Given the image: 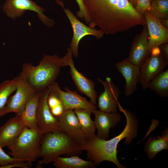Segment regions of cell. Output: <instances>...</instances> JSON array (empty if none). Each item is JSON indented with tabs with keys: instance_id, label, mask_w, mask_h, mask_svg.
<instances>
[{
	"instance_id": "6da1fadb",
	"label": "cell",
	"mask_w": 168,
	"mask_h": 168,
	"mask_svg": "<svg viewBox=\"0 0 168 168\" xmlns=\"http://www.w3.org/2000/svg\"><path fill=\"white\" fill-rule=\"evenodd\" d=\"M89 15V26H97L107 35H113L139 25H146L129 0H84Z\"/></svg>"
},
{
	"instance_id": "7a4b0ae2",
	"label": "cell",
	"mask_w": 168,
	"mask_h": 168,
	"mask_svg": "<svg viewBox=\"0 0 168 168\" xmlns=\"http://www.w3.org/2000/svg\"><path fill=\"white\" fill-rule=\"evenodd\" d=\"M118 108L124 113L126 120L125 127L120 134L109 140L100 138L95 134L86 138L81 144L82 149L87 152L88 160L91 161L95 167L104 161H108L113 162L119 168H125L117 158L118 145L124 138V143L130 145L137 136L138 124L134 115L129 110L123 108L119 103Z\"/></svg>"
},
{
	"instance_id": "3957f363",
	"label": "cell",
	"mask_w": 168,
	"mask_h": 168,
	"mask_svg": "<svg viewBox=\"0 0 168 168\" xmlns=\"http://www.w3.org/2000/svg\"><path fill=\"white\" fill-rule=\"evenodd\" d=\"M66 66L62 58L56 54H44L39 64L34 66L24 63L19 76L35 91H40L55 82L62 67Z\"/></svg>"
},
{
	"instance_id": "277c9868",
	"label": "cell",
	"mask_w": 168,
	"mask_h": 168,
	"mask_svg": "<svg viewBox=\"0 0 168 168\" xmlns=\"http://www.w3.org/2000/svg\"><path fill=\"white\" fill-rule=\"evenodd\" d=\"M83 151L81 145L60 129L43 134L40 142V156L37 166L48 164L61 155L77 156Z\"/></svg>"
},
{
	"instance_id": "5b68a950",
	"label": "cell",
	"mask_w": 168,
	"mask_h": 168,
	"mask_svg": "<svg viewBox=\"0 0 168 168\" xmlns=\"http://www.w3.org/2000/svg\"><path fill=\"white\" fill-rule=\"evenodd\" d=\"M43 134L38 129L26 127L15 141L7 147L10 151L8 153L13 157L26 162L31 166L40 156V142Z\"/></svg>"
},
{
	"instance_id": "8992f818",
	"label": "cell",
	"mask_w": 168,
	"mask_h": 168,
	"mask_svg": "<svg viewBox=\"0 0 168 168\" xmlns=\"http://www.w3.org/2000/svg\"><path fill=\"white\" fill-rule=\"evenodd\" d=\"M56 2L62 7L69 20L73 30V36L70 45V48L72 55L77 58L78 56V46L80 40L84 37L88 35L94 36L100 39L103 36L104 33L100 29H96L87 26L81 22L69 9L65 8L62 1L56 0Z\"/></svg>"
},
{
	"instance_id": "52a82bcc",
	"label": "cell",
	"mask_w": 168,
	"mask_h": 168,
	"mask_svg": "<svg viewBox=\"0 0 168 168\" xmlns=\"http://www.w3.org/2000/svg\"><path fill=\"white\" fill-rule=\"evenodd\" d=\"M2 9L7 16L13 19L21 16L26 10H30L36 12L39 19L46 26L52 27L55 24L53 20L44 14L45 9L32 0H6Z\"/></svg>"
},
{
	"instance_id": "ba28073f",
	"label": "cell",
	"mask_w": 168,
	"mask_h": 168,
	"mask_svg": "<svg viewBox=\"0 0 168 168\" xmlns=\"http://www.w3.org/2000/svg\"><path fill=\"white\" fill-rule=\"evenodd\" d=\"M16 79V88L15 94L10 96L0 116L13 112L20 115L23 111L27 102L36 92L18 75Z\"/></svg>"
},
{
	"instance_id": "9c48e42d",
	"label": "cell",
	"mask_w": 168,
	"mask_h": 168,
	"mask_svg": "<svg viewBox=\"0 0 168 168\" xmlns=\"http://www.w3.org/2000/svg\"><path fill=\"white\" fill-rule=\"evenodd\" d=\"M50 91L48 87L40 91L36 111L37 128L44 134L59 129L58 118L52 114L47 103Z\"/></svg>"
},
{
	"instance_id": "30bf717a",
	"label": "cell",
	"mask_w": 168,
	"mask_h": 168,
	"mask_svg": "<svg viewBox=\"0 0 168 168\" xmlns=\"http://www.w3.org/2000/svg\"><path fill=\"white\" fill-rule=\"evenodd\" d=\"M49 87L59 99L64 110L82 109L90 110L93 113L97 109L95 105L80 96L76 91H72L67 87L65 88V91L62 90L55 82Z\"/></svg>"
},
{
	"instance_id": "8fae6325",
	"label": "cell",
	"mask_w": 168,
	"mask_h": 168,
	"mask_svg": "<svg viewBox=\"0 0 168 168\" xmlns=\"http://www.w3.org/2000/svg\"><path fill=\"white\" fill-rule=\"evenodd\" d=\"M72 56L71 50L68 48L66 54L62 58L66 66L69 67L71 77L78 90L89 97L90 101L95 105L97 96L95 89L94 83L78 71L74 66Z\"/></svg>"
},
{
	"instance_id": "7c38bea8",
	"label": "cell",
	"mask_w": 168,
	"mask_h": 168,
	"mask_svg": "<svg viewBox=\"0 0 168 168\" xmlns=\"http://www.w3.org/2000/svg\"><path fill=\"white\" fill-rule=\"evenodd\" d=\"M97 80L103 85L104 89L98 98V106L100 110L107 113L117 112L118 99L120 94L119 89L110 77H107L104 81L98 78Z\"/></svg>"
},
{
	"instance_id": "4fadbf2b",
	"label": "cell",
	"mask_w": 168,
	"mask_h": 168,
	"mask_svg": "<svg viewBox=\"0 0 168 168\" xmlns=\"http://www.w3.org/2000/svg\"><path fill=\"white\" fill-rule=\"evenodd\" d=\"M168 64L161 54L157 56L150 55L144 60L140 67L139 82L143 89L147 88L149 82L164 71Z\"/></svg>"
},
{
	"instance_id": "5bb4252c",
	"label": "cell",
	"mask_w": 168,
	"mask_h": 168,
	"mask_svg": "<svg viewBox=\"0 0 168 168\" xmlns=\"http://www.w3.org/2000/svg\"><path fill=\"white\" fill-rule=\"evenodd\" d=\"M143 16L148 32L150 55L152 48L168 42V29L164 27L160 20L155 18L149 11L145 12Z\"/></svg>"
},
{
	"instance_id": "9a60e30c",
	"label": "cell",
	"mask_w": 168,
	"mask_h": 168,
	"mask_svg": "<svg viewBox=\"0 0 168 168\" xmlns=\"http://www.w3.org/2000/svg\"><path fill=\"white\" fill-rule=\"evenodd\" d=\"M115 66L124 78V92L126 96H128L137 90V84L140 78V67L133 63L128 58L117 63Z\"/></svg>"
},
{
	"instance_id": "2e32d148",
	"label": "cell",
	"mask_w": 168,
	"mask_h": 168,
	"mask_svg": "<svg viewBox=\"0 0 168 168\" xmlns=\"http://www.w3.org/2000/svg\"><path fill=\"white\" fill-rule=\"evenodd\" d=\"M59 129L81 144L86 139L73 110H64L57 117Z\"/></svg>"
},
{
	"instance_id": "e0dca14e",
	"label": "cell",
	"mask_w": 168,
	"mask_h": 168,
	"mask_svg": "<svg viewBox=\"0 0 168 168\" xmlns=\"http://www.w3.org/2000/svg\"><path fill=\"white\" fill-rule=\"evenodd\" d=\"M26 127L18 115L9 119L0 127V146L3 148L12 144Z\"/></svg>"
},
{
	"instance_id": "ac0fdd59",
	"label": "cell",
	"mask_w": 168,
	"mask_h": 168,
	"mask_svg": "<svg viewBox=\"0 0 168 168\" xmlns=\"http://www.w3.org/2000/svg\"><path fill=\"white\" fill-rule=\"evenodd\" d=\"M93 113L95 115L94 122L97 130L96 136L100 138L107 140L110 128H113L121 120V115L117 112L107 113L97 109Z\"/></svg>"
},
{
	"instance_id": "d6986e66",
	"label": "cell",
	"mask_w": 168,
	"mask_h": 168,
	"mask_svg": "<svg viewBox=\"0 0 168 168\" xmlns=\"http://www.w3.org/2000/svg\"><path fill=\"white\" fill-rule=\"evenodd\" d=\"M145 26L133 43L128 58L131 62L140 67L150 55L148 32Z\"/></svg>"
},
{
	"instance_id": "ffe728a7",
	"label": "cell",
	"mask_w": 168,
	"mask_h": 168,
	"mask_svg": "<svg viewBox=\"0 0 168 168\" xmlns=\"http://www.w3.org/2000/svg\"><path fill=\"white\" fill-rule=\"evenodd\" d=\"M40 91L35 92L27 102L23 111L19 115L26 126L30 129H38L36 113Z\"/></svg>"
},
{
	"instance_id": "44dd1931",
	"label": "cell",
	"mask_w": 168,
	"mask_h": 168,
	"mask_svg": "<svg viewBox=\"0 0 168 168\" xmlns=\"http://www.w3.org/2000/svg\"><path fill=\"white\" fill-rule=\"evenodd\" d=\"M168 133L167 128L163 132L161 136L148 138L144 151L150 159H153L161 151L168 149Z\"/></svg>"
},
{
	"instance_id": "7402d4cb",
	"label": "cell",
	"mask_w": 168,
	"mask_h": 168,
	"mask_svg": "<svg viewBox=\"0 0 168 168\" xmlns=\"http://www.w3.org/2000/svg\"><path fill=\"white\" fill-rule=\"evenodd\" d=\"M53 162L57 168H92L95 167L91 161L83 160L77 156L66 157L58 156Z\"/></svg>"
},
{
	"instance_id": "603a6c76",
	"label": "cell",
	"mask_w": 168,
	"mask_h": 168,
	"mask_svg": "<svg viewBox=\"0 0 168 168\" xmlns=\"http://www.w3.org/2000/svg\"><path fill=\"white\" fill-rule=\"evenodd\" d=\"M74 111L86 138L95 134L96 128L95 124L91 118V114L92 113V112L82 109H75Z\"/></svg>"
},
{
	"instance_id": "cb8c5ba5",
	"label": "cell",
	"mask_w": 168,
	"mask_h": 168,
	"mask_svg": "<svg viewBox=\"0 0 168 168\" xmlns=\"http://www.w3.org/2000/svg\"><path fill=\"white\" fill-rule=\"evenodd\" d=\"M155 92L160 97L168 96V69L163 71L149 82L147 88Z\"/></svg>"
},
{
	"instance_id": "d4e9b609",
	"label": "cell",
	"mask_w": 168,
	"mask_h": 168,
	"mask_svg": "<svg viewBox=\"0 0 168 168\" xmlns=\"http://www.w3.org/2000/svg\"><path fill=\"white\" fill-rule=\"evenodd\" d=\"M16 77L0 84V113L6 105L10 95L16 90Z\"/></svg>"
},
{
	"instance_id": "484cf974",
	"label": "cell",
	"mask_w": 168,
	"mask_h": 168,
	"mask_svg": "<svg viewBox=\"0 0 168 168\" xmlns=\"http://www.w3.org/2000/svg\"><path fill=\"white\" fill-rule=\"evenodd\" d=\"M151 5L150 12L155 18L160 20L168 17V0H154Z\"/></svg>"
},
{
	"instance_id": "4316f807",
	"label": "cell",
	"mask_w": 168,
	"mask_h": 168,
	"mask_svg": "<svg viewBox=\"0 0 168 168\" xmlns=\"http://www.w3.org/2000/svg\"><path fill=\"white\" fill-rule=\"evenodd\" d=\"M47 103L52 114L56 117L60 116L64 111L59 99L51 91L47 98Z\"/></svg>"
},
{
	"instance_id": "83f0119b",
	"label": "cell",
	"mask_w": 168,
	"mask_h": 168,
	"mask_svg": "<svg viewBox=\"0 0 168 168\" xmlns=\"http://www.w3.org/2000/svg\"><path fill=\"white\" fill-rule=\"evenodd\" d=\"M78 6L79 10L77 12V16L82 20H84L89 25L90 19L86 8L84 3V0H76Z\"/></svg>"
},
{
	"instance_id": "f1b7e54d",
	"label": "cell",
	"mask_w": 168,
	"mask_h": 168,
	"mask_svg": "<svg viewBox=\"0 0 168 168\" xmlns=\"http://www.w3.org/2000/svg\"><path fill=\"white\" fill-rule=\"evenodd\" d=\"M134 8L139 14L143 16L145 12L152 9L151 2L150 0H137Z\"/></svg>"
},
{
	"instance_id": "f546056e",
	"label": "cell",
	"mask_w": 168,
	"mask_h": 168,
	"mask_svg": "<svg viewBox=\"0 0 168 168\" xmlns=\"http://www.w3.org/2000/svg\"><path fill=\"white\" fill-rule=\"evenodd\" d=\"M22 161L7 154L0 146V168L10 163Z\"/></svg>"
},
{
	"instance_id": "4dcf8cb0",
	"label": "cell",
	"mask_w": 168,
	"mask_h": 168,
	"mask_svg": "<svg viewBox=\"0 0 168 168\" xmlns=\"http://www.w3.org/2000/svg\"><path fill=\"white\" fill-rule=\"evenodd\" d=\"M160 48L161 53H162V56L164 59L168 62V42L163 44L160 45Z\"/></svg>"
},
{
	"instance_id": "1f68e13d",
	"label": "cell",
	"mask_w": 168,
	"mask_h": 168,
	"mask_svg": "<svg viewBox=\"0 0 168 168\" xmlns=\"http://www.w3.org/2000/svg\"><path fill=\"white\" fill-rule=\"evenodd\" d=\"M161 54V50L159 47H154L151 49L150 55L157 56Z\"/></svg>"
},
{
	"instance_id": "d6a6232c",
	"label": "cell",
	"mask_w": 168,
	"mask_h": 168,
	"mask_svg": "<svg viewBox=\"0 0 168 168\" xmlns=\"http://www.w3.org/2000/svg\"><path fill=\"white\" fill-rule=\"evenodd\" d=\"M160 21L161 24L168 29V17L160 20Z\"/></svg>"
},
{
	"instance_id": "836d02e7",
	"label": "cell",
	"mask_w": 168,
	"mask_h": 168,
	"mask_svg": "<svg viewBox=\"0 0 168 168\" xmlns=\"http://www.w3.org/2000/svg\"><path fill=\"white\" fill-rule=\"evenodd\" d=\"M132 5L134 7L136 5L137 0H129Z\"/></svg>"
},
{
	"instance_id": "e575fe53",
	"label": "cell",
	"mask_w": 168,
	"mask_h": 168,
	"mask_svg": "<svg viewBox=\"0 0 168 168\" xmlns=\"http://www.w3.org/2000/svg\"><path fill=\"white\" fill-rule=\"evenodd\" d=\"M153 0H150V1H151H151H153Z\"/></svg>"
},
{
	"instance_id": "d590c367",
	"label": "cell",
	"mask_w": 168,
	"mask_h": 168,
	"mask_svg": "<svg viewBox=\"0 0 168 168\" xmlns=\"http://www.w3.org/2000/svg\"></svg>"
}]
</instances>
